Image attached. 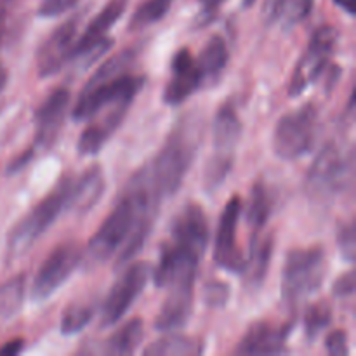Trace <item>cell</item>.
<instances>
[{"instance_id":"6da1fadb","label":"cell","mask_w":356,"mask_h":356,"mask_svg":"<svg viewBox=\"0 0 356 356\" xmlns=\"http://www.w3.org/2000/svg\"><path fill=\"white\" fill-rule=\"evenodd\" d=\"M160 202L149 183L146 167L136 172L113 211L89 240L87 263L96 266L117 256V266H122L138 256L152 232Z\"/></svg>"},{"instance_id":"7a4b0ae2","label":"cell","mask_w":356,"mask_h":356,"mask_svg":"<svg viewBox=\"0 0 356 356\" xmlns=\"http://www.w3.org/2000/svg\"><path fill=\"white\" fill-rule=\"evenodd\" d=\"M138 52L134 49H127L118 54L111 56L94 72L89 82L83 86L72 117L76 122H86L99 110L103 104L111 103L120 97H132L139 94L145 87V76L131 73L132 65L136 61Z\"/></svg>"},{"instance_id":"3957f363","label":"cell","mask_w":356,"mask_h":356,"mask_svg":"<svg viewBox=\"0 0 356 356\" xmlns=\"http://www.w3.org/2000/svg\"><path fill=\"white\" fill-rule=\"evenodd\" d=\"M197 146L198 127L193 120L183 118L172 129L152 165L146 167L149 183L160 200L179 190L197 155Z\"/></svg>"},{"instance_id":"277c9868","label":"cell","mask_w":356,"mask_h":356,"mask_svg":"<svg viewBox=\"0 0 356 356\" xmlns=\"http://www.w3.org/2000/svg\"><path fill=\"white\" fill-rule=\"evenodd\" d=\"M353 179V152H344L336 143H327L306 174L305 190L312 202L327 205Z\"/></svg>"},{"instance_id":"5b68a950","label":"cell","mask_w":356,"mask_h":356,"mask_svg":"<svg viewBox=\"0 0 356 356\" xmlns=\"http://www.w3.org/2000/svg\"><path fill=\"white\" fill-rule=\"evenodd\" d=\"M70 177H63L54 190L42 198L24 218H21L7 236V259H17L51 228L68 205Z\"/></svg>"},{"instance_id":"8992f818","label":"cell","mask_w":356,"mask_h":356,"mask_svg":"<svg viewBox=\"0 0 356 356\" xmlns=\"http://www.w3.org/2000/svg\"><path fill=\"white\" fill-rule=\"evenodd\" d=\"M327 273L325 250L318 245L292 249L282 270V301L298 306L320 291Z\"/></svg>"},{"instance_id":"52a82bcc","label":"cell","mask_w":356,"mask_h":356,"mask_svg":"<svg viewBox=\"0 0 356 356\" xmlns=\"http://www.w3.org/2000/svg\"><path fill=\"white\" fill-rule=\"evenodd\" d=\"M318 129V108L308 103L289 111L278 120L273 134V152L278 159L298 160L313 149Z\"/></svg>"},{"instance_id":"ba28073f","label":"cell","mask_w":356,"mask_h":356,"mask_svg":"<svg viewBox=\"0 0 356 356\" xmlns=\"http://www.w3.org/2000/svg\"><path fill=\"white\" fill-rule=\"evenodd\" d=\"M127 3L129 0H108L106 6L87 24L86 31L73 45L68 59L75 63L76 70H86L113 45V40L108 37V33L115 26V23L124 16Z\"/></svg>"},{"instance_id":"9c48e42d","label":"cell","mask_w":356,"mask_h":356,"mask_svg":"<svg viewBox=\"0 0 356 356\" xmlns=\"http://www.w3.org/2000/svg\"><path fill=\"white\" fill-rule=\"evenodd\" d=\"M337 37L339 33L334 26L323 24L316 28L315 33L312 35L308 49L292 73L291 83H289V94L292 97L301 96L313 82H316L327 72V68H330L332 65L330 58L336 51Z\"/></svg>"},{"instance_id":"30bf717a","label":"cell","mask_w":356,"mask_h":356,"mask_svg":"<svg viewBox=\"0 0 356 356\" xmlns=\"http://www.w3.org/2000/svg\"><path fill=\"white\" fill-rule=\"evenodd\" d=\"M149 275H152L149 264L139 261V263L131 264L118 277V280L115 282L113 287L108 292L103 306H101V327L103 329L113 327L115 323L124 318L125 313L131 309L136 299L145 291Z\"/></svg>"},{"instance_id":"8fae6325","label":"cell","mask_w":356,"mask_h":356,"mask_svg":"<svg viewBox=\"0 0 356 356\" xmlns=\"http://www.w3.org/2000/svg\"><path fill=\"white\" fill-rule=\"evenodd\" d=\"M83 261V254L80 247L73 242L59 243L54 250L42 263L37 271L33 285H31V301L42 302L51 298L66 280L73 275Z\"/></svg>"},{"instance_id":"7c38bea8","label":"cell","mask_w":356,"mask_h":356,"mask_svg":"<svg viewBox=\"0 0 356 356\" xmlns=\"http://www.w3.org/2000/svg\"><path fill=\"white\" fill-rule=\"evenodd\" d=\"M242 212V198L235 195L229 198L222 211L214 242V263L222 270L235 275H242L247 261V256L240 249L238 243V225Z\"/></svg>"},{"instance_id":"4fadbf2b","label":"cell","mask_w":356,"mask_h":356,"mask_svg":"<svg viewBox=\"0 0 356 356\" xmlns=\"http://www.w3.org/2000/svg\"><path fill=\"white\" fill-rule=\"evenodd\" d=\"M82 17L83 13L73 14L65 23L56 26L49 33V37L42 42L37 51V56H35V59H37V72L40 79L56 75L68 63L72 49L76 42V33H79Z\"/></svg>"},{"instance_id":"5bb4252c","label":"cell","mask_w":356,"mask_h":356,"mask_svg":"<svg viewBox=\"0 0 356 356\" xmlns=\"http://www.w3.org/2000/svg\"><path fill=\"white\" fill-rule=\"evenodd\" d=\"M132 97H120L111 103L103 104L92 117L89 118V125L83 129L76 149L82 156H92L101 152L108 139L115 134L124 122L129 108L132 104Z\"/></svg>"},{"instance_id":"9a60e30c","label":"cell","mask_w":356,"mask_h":356,"mask_svg":"<svg viewBox=\"0 0 356 356\" xmlns=\"http://www.w3.org/2000/svg\"><path fill=\"white\" fill-rule=\"evenodd\" d=\"M169 243L202 259L209 243V222L200 205L188 204L181 209L170 226Z\"/></svg>"},{"instance_id":"2e32d148","label":"cell","mask_w":356,"mask_h":356,"mask_svg":"<svg viewBox=\"0 0 356 356\" xmlns=\"http://www.w3.org/2000/svg\"><path fill=\"white\" fill-rule=\"evenodd\" d=\"M70 106V90L58 87L52 90L44 103L35 111V146L33 148L47 149L58 139L59 131L65 122V115Z\"/></svg>"},{"instance_id":"e0dca14e","label":"cell","mask_w":356,"mask_h":356,"mask_svg":"<svg viewBox=\"0 0 356 356\" xmlns=\"http://www.w3.org/2000/svg\"><path fill=\"white\" fill-rule=\"evenodd\" d=\"M200 87H204V82H202L200 70L197 66V59L191 56L188 49H179L172 58L169 82L163 90V101L169 106L183 104Z\"/></svg>"},{"instance_id":"ac0fdd59","label":"cell","mask_w":356,"mask_h":356,"mask_svg":"<svg viewBox=\"0 0 356 356\" xmlns=\"http://www.w3.org/2000/svg\"><path fill=\"white\" fill-rule=\"evenodd\" d=\"M165 301L155 318V329L160 332H174L183 329L193 312L195 280H181L172 284Z\"/></svg>"},{"instance_id":"d6986e66","label":"cell","mask_w":356,"mask_h":356,"mask_svg":"<svg viewBox=\"0 0 356 356\" xmlns=\"http://www.w3.org/2000/svg\"><path fill=\"white\" fill-rule=\"evenodd\" d=\"M292 325H278L271 322H256L249 327L245 336L236 344L235 355H280L287 351L285 343L291 334Z\"/></svg>"},{"instance_id":"ffe728a7","label":"cell","mask_w":356,"mask_h":356,"mask_svg":"<svg viewBox=\"0 0 356 356\" xmlns=\"http://www.w3.org/2000/svg\"><path fill=\"white\" fill-rule=\"evenodd\" d=\"M104 174L99 165H92L80 174L76 181L72 179L68 191V205L66 211L86 214L96 207L104 191Z\"/></svg>"},{"instance_id":"44dd1931","label":"cell","mask_w":356,"mask_h":356,"mask_svg":"<svg viewBox=\"0 0 356 356\" xmlns=\"http://www.w3.org/2000/svg\"><path fill=\"white\" fill-rule=\"evenodd\" d=\"M243 124L238 117V111L232 103H226L219 108L214 118V153L212 156L219 159H232L236 145L242 136Z\"/></svg>"},{"instance_id":"7402d4cb","label":"cell","mask_w":356,"mask_h":356,"mask_svg":"<svg viewBox=\"0 0 356 356\" xmlns=\"http://www.w3.org/2000/svg\"><path fill=\"white\" fill-rule=\"evenodd\" d=\"M228 61L229 51L226 40L221 35H212L202 49L200 58L197 59V66L200 70L204 86H214L225 72Z\"/></svg>"},{"instance_id":"603a6c76","label":"cell","mask_w":356,"mask_h":356,"mask_svg":"<svg viewBox=\"0 0 356 356\" xmlns=\"http://www.w3.org/2000/svg\"><path fill=\"white\" fill-rule=\"evenodd\" d=\"M271 256H273V236H257L250 240V249L247 254L245 282L250 289H259L270 270Z\"/></svg>"},{"instance_id":"cb8c5ba5","label":"cell","mask_w":356,"mask_h":356,"mask_svg":"<svg viewBox=\"0 0 356 356\" xmlns=\"http://www.w3.org/2000/svg\"><path fill=\"white\" fill-rule=\"evenodd\" d=\"M271 212H273V197L270 193V188L266 186L263 179H257L256 184L252 186V191H250V198L245 211L247 222L252 228V238H257L261 235Z\"/></svg>"},{"instance_id":"d4e9b609","label":"cell","mask_w":356,"mask_h":356,"mask_svg":"<svg viewBox=\"0 0 356 356\" xmlns=\"http://www.w3.org/2000/svg\"><path fill=\"white\" fill-rule=\"evenodd\" d=\"M145 337V323L141 318L129 320L125 325H122L117 332L111 334L104 343L103 353L106 355H132L139 348Z\"/></svg>"},{"instance_id":"484cf974","label":"cell","mask_w":356,"mask_h":356,"mask_svg":"<svg viewBox=\"0 0 356 356\" xmlns=\"http://www.w3.org/2000/svg\"><path fill=\"white\" fill-rule=\"evenodd\" d=\"M315 0H275L270 7V21L284 30H292L312 14Z\"/></svg>"},{"instance_id":"4316f807","label":"cell","mask_w":356,"mask_h":356,"mask_svg":"<svg viewBox=\"0 0 356 356\" xmlns=\"http://www.w3.org/2000/svg\"><path fill=\"white\" fill-rule=\"evenodd\" d=\"M204 351V344L190 336L169 334L156 339L145 350L146 356H193Z\"/></svg>"},{"instance_id":"83f0119b","label":"cell","mask_w":356,"mask_h":356,"mask_svg":"<svg viewBox=\"0 0 356 356\" xmlns=\"http://www.w3.org/2000/svg\"><path fill=\"white\" fill-rule=\"evenodd\" d=\"M26 277L16 275L0 285V320L13 318L19 313L24 302Z\"/></svg>"},{"instance_id":"f1b7e54d","label":"cell","mask_w":356,"mask_h":356,"mask_svg":"<svg viewBox=\"0 0 356 356\" xmlns=\"http://www.w3.org/2000/svg\"><path fill=\"white\" fill-rule=\"evenodd\" d=\"M174 0H146L145 3L136 9V13L132 14L131 23L129 28L131 30H143L146 26H152L156 21L163 19L167 16V13L172 7Z\"/></svg>"},{"instance_id":"f546056e","label":"cell","mask_w":356,"mask_h":356,"mask_svg":"<svg viewBox=\"0 0 356 356\" xmlns=\"http://www.w3.org/2000/svg\"><path fill=\"white\" fill-rule=\"evenodd\" d=\"M94 318V308L90 305H80V302H73L68 308L63 312L61 316V329L63 336H75V334L82 332L90 320Z\"/></svg>"},{"instance_id":"4dcf8cb0","label":"cell","mask_w":356,"mask_h":356,"mask_svg":"<svg viewBox=\"0 0 356 356\" xmlns=\"http://www.w3.org/2000/svg\"><path fill=\"white\" fill-rule=\"evenodd\" d=\"M330 322H332V309H330L329 302L320 301L308 306V309L305 312L306 339H316L330 325Z\"/></svg>"},{"instance_id":"1f68e13d","label":"cell","mask_w":356,"mask_h":356,"mask_svg":"<svg viewBox=\"0 0 356 356\" xmlns=\"http://www.w3.org/2000/svg\"><path fill=\"white\" fill-rule=\"evenodd\" d=\"M336 240H337V247H339V252L341 256H343V259L348 261V263H353L356 256L355 221H348L337 226Z\"/></svg>"},{"instance_id":"d6a6232c","label":"cell","mask_w":356,"mask_h":356,"mask_svg":"<svg viewBox=\"0 0 356 356\" xmlns=\"http://www.w3.org/2000/svg\"><path fill=\"white\" fill-rule=\"evenodd\" d=\"M229 296H232V291H229L228 284H225V282L211 280L205 284L204 301L209 308H225L229 301Z\"/></svg>"},{"instance_id":"836d02e7","label":"cell","mask_w":356,"mask_h":356,"mask_svg":"<svg viewBox=\"0 0 356 356\" xmlns=\"http://www.w3.org/2000/svg\"><path fill=\"white\" fill-rule=\"evenodd\" d=\"M80 0H42L38 7L40 17H56L65 14L66 10L73 9Z\"/></svg>"},{"instance_id":"e575fe53","label":"cell","mask_w":356,"mask_h":356,"mask_svg":"<svg viewBox=\"0 0 356 356\" xmlns=\"http://www.w3.org/2000/svg\"><path fill=\"white\" fill-rule=\"evenodd\" d=\"M225 2L226 0H198V26H204V24H209L211 21H214Z\"/></svg>"},{"instance_id":"d590c367","label":"cell","mask_w":356,"mask_h":356,"mask_svg":"<svg viewBox=\"0 0 356 356\" xmlns=\"http://www.w3.org/2000/svg\"><path fill=\"white\" fill-rule=\"evenodd\" d=\"M325 350L332 356L350 355L346 332L344 330H334V332H330L325 339Z\"/></svg>"},{"instance_id":"8d00e7d4","label":"cell","mask_w":356,"mask_h":356,"mask_svg":"<svg viewBox=\"0 0 356 356\" xmlns=\"http://www.w3.org/2000/svg\"><path fill=\"white\" fill-rule=\"evenodd\" d=\"M355 289H356V275L353 270L341 275L332 285V292L336 298H350V296L355 294Z\"/></svg>"},{"instance_id":"74e56055","label":"cell","mask_w":356,"mask_h":356,"mask_svg":"<svg viewBox=\"0 0 356 356\" xmlns=\"http://www.w3.org/2000/svg\"><path fill=\"white\" fill-rule=\"evenodd\" d=\"M19 0H0V42H2L3 33H6L7 21H9L10 13L17 6Z\"/></svg>"},{"instance_id":"f35d334b","label":"cell","mask_w":356,"mask_h":356,"mask_svg":"<svg viewBox=\"0 0 356 356\" xmlns=\"http://www.w3.org/2000/svg\"><path fill=\"white\" fill-rule=\"evenodd\" d=\"M33 155H35V148L28 149V152H24V153H21L19 156H16V159H14L13 162L9 163V167H7V172H9V174L19 172V170L23 169V167H26L28 163L31 162Z\"/></svg>"},{"instance_id":"ab89813d","label":"cell","mask_w":356,"mask_h":356,"mask_svg":"<svg viewBox=\"0 0 356 356\" xmlns=\"http://www.w3.org/2000/svg\"><path fill=\"white\" fill-rule=\"evenodd\" d=\"M23 348H24L23 339H13L0 348V356H16L17 353L23 351Z\"/></svg>"},{"instance_id":"60d3db41","label":"cell","mask_w":356,"mask_h":356,"mask_svg":"<svg viewBox=\"0 0 356 356\" xmlns=\"http://www.w3.org/2000/svg\"><path fill=\"white\" fill-rule=\"evenodd\" d=\"M334 3H336L339 9H343L346 14H350V16H355L356 0H334Z\"/></svg>"},{"instance_id":"b9f144b4","label":"cell","mask_w":356,"mask_h":356,"mask_svg":"<svg viewBox=\"0 0 356 356\" xmlns=\"http://www.w3.org/2000/svg\"><path fill=\"white\" fill-rule=\"evenodd\" d=\"M6 86H7V70H6V66L0 63V92L6 89Z\"/></svg>"},{"instance_id":"7bdbcfd3","label":"cell","mask_w":356,"mask_h":356,"mask_svg":"<svg viewBox=\"0 0 356 356\" xmlns=\"http://www.w3.org/2000/svg\"><path fill=\"white\" fill-rule=\"evenodd\" d=\"M254 3H256V0H243V6H245V7L254 6Z\"/></svg>"}]
</instances>
